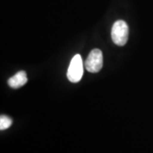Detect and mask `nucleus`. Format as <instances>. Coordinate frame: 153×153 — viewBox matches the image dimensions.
I'll return each mask as SVG.
<instances>
[{
    "label": "nucleus",
    "instance_id": "obj_1",
    "mask_svg": "<svg viewBox=\"0 0 153 153\" xmlns=\"http://www.w3.org/2000/svg\"><path fill=\"white\" fill-rule=\"evenodd\" d=\"M128 38V27L124 21H117L111 28V39L118 46L126 44Z\"/></svg>",
    "mask_w": 153,
    "mask_h": 153
},
{
    "label": "nucleus",
    "instance_id": "obj_2",
    "mask_svg": "<svg viewBox=\"0 0 153 153\" xmlns=\"http://www.w3.org/2000/svg\"><path fill=\"white\" fill-rule=\"evenodd\" d=\"M83 74V63L80 55H76L71 60L67 70V78L71 82H79Z\"/></svg>",
    "mask_w": 153,
    "mask_h": 153
},
{
    "label": "nucleus",
    "instance_id": "obj_3",
    "mask_svg": "<svg viewBox=\"0 0 153 153\" xmlns=\"http://www.w3.org/2000/svg\"><path fill=\"white\" fill-rule=\"evenodd\" d=\"M103 66V55L101 50L93 49L88 56L85 61V68L88 71L95 73L101 70Z\"/></svg>",
    "mask_w": 153,
    "mask_h": 153
},
{
    "label": "nucleus",
    "instance_id": "obj_4",
    "mask_svg": "<svg viewBox=\"0 0 153 153\" xmlns=\"http://www.w3.org/2000/svg\"><path fill=\"white\" fill-rule=\"evenodd\" d=\"M27 82V76L26 71H21L17 72L16 75L11 76L8 80V83L10 87L12 88H19L24 86Z\"/></svg>",
    "mask_w": 153,
    "mask_h": 153
},
{
    "label": "nucleus",
    "instance_id": "obj_5",
    "mask_svg": "<svg viewBox=\"0 0 153 153\" xmlns=\"http://www.w3.org/2000/svg\"><path fill=\"white\" fill-rule=\"evenodd\" d=\"M12 124V120L10 117L7 116H1L0 117V129L4 130L9 128Z\"/></svg>",
    "mask_w": 153,
    "mask_h": 153
}]
</instances>
